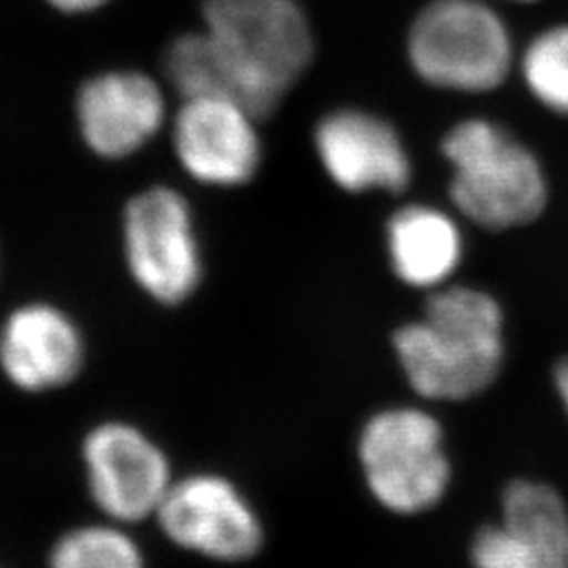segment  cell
<instances>
[{
	"mask_svg": "<svg viewBox=\"0 0 568 568\" xmlns=\"http://www.w3.org/2000/svg\"><path fill=\"white\" fill-rule=\"evenodd\" d=\"M392 349L422 403H466L493 386L506 363V314L483 288L450 283L427 293L419 318L398 326Z\"/></svg>",
	"mask_w": 568,
	"mask_h": 568,
	"instance_id": "6da1fadb",
	"label": "cell"
},
{
	"mask_svg": "<svg viewBox=\"0 0 568 568\" xmlns=\"http://www.w3.org/2000/svg\"><path fill=\"white\" fill-rule=\"evenodd\" d=\"M440 148L450 164V201L471 224L504 232L532 224L546 211V169L504 124L487 119L457 122Z\"/></svg>",
	"mask_w": 568,
	"mask_h": 568,
	"instance_id": "7a4b0ae2",
	"label": "cell"
},
{
	"mask_svg": "<svg viewBox=\"0 0 568 568\" xmlns=\"http://www.w3.org/2000/svg\"><path fill=\"white\" fill-rule=\"evenodd\" d=\"M356 457L371 499L394 516L438 508L453 485L443 422L426 405H392L366 419Z\"/></svg>",
	"mask_w": 568,
	"mask_h": 568,
	"instance_id": "3957f363",
	"label": "cell"
},
{
	"mask_svg": "<svg viewBox=\"0 0 568 568\" xmlns=\"http://www.w3.org/2000/svg\"><path fill=\"white\" fill-rule=\"evenodd\" d=\"M406 60L422 81L453 93H490L508 81L514 42L487 0H429L406 34Z\"/></svg>",
	"mask_w": 568,
	"mask_h": 568,
	"instance_id": "277c9868",
	"label": "cell"
},
{
	"mask_svg": "<svg viewBox=\"0 0 568 568\" xmlns=\"http://www.w3.org/2000/svg\"><path fill=\"white\" fill-rule=\"evenodd\" d=\"M126 267L156 304L182 305L203 283V253L192 209L182 192L152 185L138 192L122 213Z\"/></svg>",
	"mask_w": 568,
	"mask_h": 568,
	"instance_id": "5b68a950",
	"label": "cell"
},
{
	"mask_svg": "<svg viewBox=\"0 0 568 568\" xmlns=\"http://www.w3.org/2000/svg\"><path fill=\"white\" fill-rule=\"evenodd\" d=\"M203 28L276 102L314 60V37L297 0H203Z\"/></svg>",
	"mask_w": 568,
	"mask_h": 568,
	"instance_id": "8992f818",
	"label": "cell"
},
{
	"mask_svg": "<svg viewBox=\"0 0 568 568\" xmlns=\"http://www.w3.org/2000/svg\"><path fill=\"white\" fill-rule=\"evenodd\" d=\"M154 520L187 554L220 565H241L262 554L265 525L248 495L220 471L175 478Z\"/></svg>",
	"mask_w": 568,
	"mask_h": 568,
	"instance_id": "52a82bcc",
	"label": "cell"
},
{
	"mask_svg": "<svg viewBox=\"0 0 568 568\" xmlns=\"http://www.w3.org/2000/svg\"><path fill=\"white\" fill-rule=\"evenodd\" d=\"M82 462L91 499L124 527L154 518L178 478L164 448L126 422L93 427L82 443Z\"/></svg>",
	"mask_w": 568,
	"mask_h": 568,
	"instance_id": "ba28073f",
	"label": "cell"
},
{
	"mask_svg": "<svg viewBox=\"0 0 568 568\" xmlns=\"http://www.w3.org/2000/svg\"><path fill=\"white\" fill-rule=\"evenodd\" d=\"M499 509V520L469 541L471 568H568V506L556 488L509 480Z\"/></svg>",
	"mask_w": 568,
	"mask_h": 568,
	"instance_id": "9c48e42d",
	"label": "cell"
},
{
	"mask_svg": "<svg viewBox=\"0 0 568 568\" xmlns=\"http://www.w3.org/2000/svg\"><path fill=\"white\" fill-rule=\"evenodd\" d=\"M260 121L239 103L183 100L171 126L173 152L192 180L213 187H241L255 180L264 161Z\"/></svg>",
	"mask_w": 568,
	"mask_h": 568,
	"instance_id": "30bf717a",
	"label": "cell"
},
{
	"mask_svg": "<svg viewBox=\"0 0 568 568\" xmlns=\"http://www.w3.org/2000/svg\"><path fill=\"white\" fill-rule=\"evenodd\" d=\"M314 152L326 178L349 194H400L413 164L396 126L363 108H337L314 126Z\"/></svg>",
	"mask_w": 568,
	"mask_h": 568,
	"instance_id": "8fae6325",
	"label": "cell"
},
{
	"mask_svg": "<svg viewBox=\"0 0 568 568\" xmlns=\"http://www.w3.org/2000/svg\"><path fill=\"white\" fill-rule=\"evenodd\" d=\"M74 112L87 148L105 161H122L159 135L166 100L150 74L108 70L82 82Z\"/></svg>",
	"mask_w": 568,
	"mask_h": 568,
	"instance_id": "7c38bea8",
	"label": "cell"
},
{
	"mask_svg": "<svg viewBox=\"0 0 568 568\" xmlns=\"http://www.w3.org/2000/svg\"><path fill=\"white\" fill-rule=\"evenodd\" d=\"M82 363L81 331L53 305H21L0 326V366L23 392L63 387L77 379Z\"/></svg>",
	"mask_w": 568,
	"mask_h": 568,
	"instance_id": "4fadbf2b",
	"label": "cell"
},
{
	"mask_svg": "<svg viewBox=\"0 0 568 568\" xmlns=\"http://www.w3.org/2000/svg\"><path fill=\"white\" fill-rule=\"evenodd\" d=\"M386 251L400 283L432 293L453 283L466 255V241L447 211L410 203L387 220Z\"/></svg>",
	"mask_w": 568,
	"mask_h": 568,
	"instance_id": "5bb4252c",
	"label": "cell"
},
{
	"mask_svg": "<svg viewBox=\"0 0 568 568\" xmlns=\"http://www.w3.org/2000/svg\"><path fill=\"white\" fill-rule=\"evenodd\" d=\"M164 74L182 100L213 98L239 103L262 121L281 105L204 28L185 32L166 47Z\"/></svg>",
	"mask_w": 568,
	"mask_h": 568,
	"instance_id": "9a60e30c",
	"label": "cell"
},
{
	"mask_svg": "<svg viewBox=\"0 0 568 568\" xmlns=\"http://www.w3.org/2000/svg\"><path fill=\"white\" fill-rule=\"evenodd\" d=\"M51 568H148L124 525H89L65 532L51 551Z\"/></svg>",
	"mask_w": 568,
	"mask_h": 568,
	"instance_id": "2e32d148",
	"label": "cell"
},
{
	"mask_svg": "<svg viewBox=\"0 0 568 568\" xmlns=\"http://www.w3.org/2000/svg\"><path fill=\"white\" fill-rule=\"evenodd\" d=\"M520 77L537 102L568 119V23L546 28L528 42Z\"/></svg>",
	"mask_w": 568,
	"mask_h": 568,
	"instance_id": "e0dca14e",
	"label": "cell"
},
{
	"mask_svg": "<svg viewBox=\"0 0 568 568\" xmlns=\"http://www.w3.org/2000/svg\"><path fill=\"white\" fill-rule=\"evenodd\" d=\"M55 11L68 13V16H82V13H93L100 11L103 4L110 0H47Z\"/></svg>",
	"mask_w": 568,
	"mask_h": 568,
	"instance_id": "ac0fdd59",
	"label": "cell"
},
{
	"mask_svg": "<svg viewBox=\"0 0 568 568\" xmlns=\"http://www.w3.org/2000/svg\"><path fill=\"white\" fill-rule=\"evenodd\" d=\"M554 386H556L558 398H560V403L565 406V410H567L568 415V356L556 365V371H554Z\"/></svg>",
	"mask_w": 568,
	"mask_h": 568,
	"instance_id": "d6986e66",
	"label": "cell"
},
{
	"mask_svg": "<svg viewBox=\"0 0 568 568\" xmlns=\"http://www.w3.org/2000/svg\"><path fill=\"white\" fill-rule=\"evenodd\" d=\"M506 2H535V0H506Z\"/></svg>",
	"mask_w": 568,
	"mask_h": 568,
	"instance_id": "ffe728a7",
	"label": "cell"
}]
</instances>
